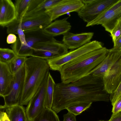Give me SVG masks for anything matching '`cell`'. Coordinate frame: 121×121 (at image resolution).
<instances>
[{
	"mask_svg": "<svg viewBox=\"0 0 121 121\" xmlns=\"http://www.w3.org/2000/svg\"><path fill=\"white\" fill-rule=\"evenodd\" d=\"M103 78L91 74L73 82L56 84L51 109L56 113L73 104L108 101Z\"/></svg>",
	"mask_w": 121,
	"mask_h": 121,
	"instance_id": "obj_1",
	"label": "cell"
},
{
	"mask_svg": "<svg viewBox=\"0 0 121 121\" xmlns=\"http://www.w3.org/2000/svg\"><path fill=\"white\" fill-rule=\"evenodd\" d=\"M108 50L103 47L86 53L65 64L59 71L61 82L67 84L73 82L91 74L105 58Z\"/></svg>",
	"mask_w": 121,
	"mask_h": 121,
	"instance_id": "obj_2",
	"label": "cell"
},
{
	"mask_svg": "<svg viewBox=\"0 0 121 121\" xmlns=\"http://www.w3.org/2000/svg\"><path fill=\"white\" fill-rule=\"evenodd\" d=\"M25 65L24 88L19 104L22 106L27 105L50 69L46 60L36 57L27 58Z\"/></svg>",
	"mask_w": 121,
	"mask_h": 121,
	"instance_id": "obj_3",
	"label": "cell"
},
{
	"mask_svg": "<svg viewBox=\"0 0 121 121\" xmlns=\"http://www.w3.org/2000/svg\"><path fill=\"white\" fill-rule=\"evenodd\" d=\"M103 47L101 42L94 40L63 55L46 60L50 69L59 71L62 67L67 63L86 53Z\"/></svg>",
	"mask_w": 121,
	"mask_h": 121,
	"instance_id": "obj_4",
	"label": "cell"
},
{
	"mask_svg": "<svg viewBox=\"0 0 121 121\" xmlns=\"http://www.w3.org/2000/svg\"><path fill=\"white\" fill-rule=\"evenodd\" d=\"M33 49L31 56L46 60L60 56L68 52V49L63 43L53 37L46 41L37 42Z\"/></svg>",
	"mask_w": 121,
	"mask_h": 121,
	"instance_id": "obj_5",
	"label": "cell"
},
{
	"mask_svg": "<svg viewBox=\"0 0 121 121\" xmlns=\"http://www.w3.org/2000/svg\"><path fill=\"white\" fill-rule=\"evenodd\" d=\"M52 22L49 17L44 12L17 19L7 27L9 29L19 26L26 33L42 31Z\"/></svg>",
	"mask_w": 121,
	"mask_h": 121,
	"instance_id": "obj_6",
	"label": "cell"
},
{
	"mask_svg": "<svg viewBox=\"0 0 121 121\" xmlns=\"http://www.w3.org/2000/svg\"><path fill=\"white\" fill-rule=\"evenodd\" d=\"M117 0H82L84 4L77 13L84 21L90 23Z\"/></svg>",
	"mask_w": 121,
	"mask_h": 121,
	"instance_id": "obj_7",
	"label": "cell"
},
{
	"mask_svg": "<svg viewBox=\"0 0 121 121\" xmlns=\"http://www.w3.org/2000/svg\"><path fill=\"white\" fill-rule=\"evenodd\" d=\"M121 17V0H117L86 26L101 25L106 31L111 33Z\"/></svg>",
	"mask_w": 121,
	"mask_h": 121,
	"instance_id": "obj_8",
	"label": "cell"
},
{
	"mask_svg": "<svg viewBox=\"0 0 121 121\" xmlns=\"http://www.w3.org/2000/svg\"><path fill=\"white\" fill-rule=\"evenodd\" d=\"M25 73V63L23 66L14 74V79L9 94L3 98L4 101V105H1V109L19 104L23 91Z\"/></svg>",
	"mask_w": 121,
	"mask_h": 121,
	"instance_id": "obj_9",
	"label": "cell"
},
{
	"mask_svg": "<svg viewBox=\"0 0 121 121\" xmlns=\"http://www.w3.org/2000/svg\"><path fill=\"white\" fill-rule=\"evenodd\" d=\"M48 74L29 101L26 108L27 121H33L45 108V96Z\"/></svg>",
	"mask_w": 121,
	"mask_h": 121,
	"instance_id": "obj_10",
	"label": "cell"
},
{
	"mask_svg": "<svg viewBox=\"0 0 121 121\" xmlns=\"http://www.w3.org/2000/svg\"><path fill=\"white\" fill-rule=\"evenodd\" d=\"M84 5L82 0H61L55 6L46 10L44 13L48 16L52 22L68 13L78 12Z\"/></svg>",
	"mask_w": 121,
	"mask_h": 121,
	"instance_id": "obj_11",
	"label": "cell"
},
{
	"mask_svg": "<svg viewBox=\"0 0 121 121\" xmlns=\"http://www.w3.org/2000/svg\"><path fill=\"white\" fill-rule=\"evenodd\" d=\"M103 79L105 90L111 95L121 81V56L107 72Z\"/></svg>",
	"mask_w": 121,
	"mask_h": 121,
	"instance_id": "obj_12",
	"label": "cell"
},
{
	"mask_svg": "<svg viewBox=\"0 0 121 121\" xmlns=\"http://www.w3.org/2000/svg\"><path fill=\"white\" fill-rule=\"evenodd\" d=\"M93 32L74 34L68 32L63 35V44L68 49L74 50L91 42L94 35Z\"/></svg>",
	"mask_w": 121,
	"mask_h": 121,
	"instance_id": "obj_13",
	"label": "cell"
},
{
	"mask_svg": "<svg viewBox=\"0 0 121 121\" xmlns=\"http://www.w3.org/2000/svg\"><path fill=\"white\" fill-rule=\"evenodd\" d=\"M15 5L11 0H0V25L7 27L17 19Z\"/></svg>",
	"mask_w": 121,
	"mask_h": 121,
	"instance_id": "obj_14",
	"label": "cell"
},
{
	"mask_svg": "<svg viewBox=\"0 0 121 121\" xmlns=\"http://www.w3.org/2000/svg\"><path fill=\"white\" fill-rule=\"evenodd\" d=\"M121 56V51L108 49L103 60L95 69L91 73L94 76L103 78L106 73Z\"/></svg>",
	"mask_w": 121,
	"mask_h": 121,
	"instance_id": "obj_15",
	"label": "cell"
},
{
	"mask_svg": "<svg viewBox=\"0 0 121 121\" xmlns=\"http://www.w3.org/2000/svg\"><path fill=\"white\" fill-rule=\"evenodd\" d=\"M69 17L55 20L42 30L43 35L48 37H53L63 35L69 32L71 26L67 20Z\"/></svg>",
	"mask_w": 121,
	"mask_h": 121,
	"instance_id": "obj_16",
	"label": "cell"
},
{
	"mask_svg": "<svg viewBox=\"0 0 121 121\" xmlns=\"http://www.w3.org/2000/svg\"><path fill=\"white\" fill-rule=\"evenodd\" d=\"M14 75L8 64L0 61V96L3 97L10 92L13 81Z\"/></svg>",
	"mask_w": 121,
	"mask_h": 121,
	"instance_id": "obj_17",
	"label": "cell"
},
{
	"mask_svg": "<svg viewBox=\"0 0 121 121\" xmlns=\"http://www.w3.org/2000/svg\"><path fill=\"white\" fill-rule=\"evenodd\" d=\"M41 39L34 37L26 38L27 44H21L18 37L16 42L12 44L11 47L17 56H31L33 52V47L35 43L40 41Z\"/></svg>",
	"mask_w": 121,
	"mask_h": 121,
	"instance_id": "obj_18",
	"label": "cell"
},
{
	"mask_svg": "<svg viewBox=\"0 0 121 121\" xmlns=\"http://www.w3.org/2000/svg\"><path fill=\"white\" fill-rule=\"evenodd\" d=\"M43 0H16L15 4L17 15V19L23 17L26 13L37 7Z\"/></svg>",
	"mask_w": 121,
	"mask_h": 121,
	"instance_id": "obj_19",
	"label": "cell"
},
{
	"mask_svg": "<svg viewBox=\"0 0 121 121\" xmlns=\"http://www.w3.org/2000/svg\"><path fill=\"white\" fill-rule=\"evenodd\" d=\"M10 121H27L26 110L19 104L9 107L6 112Z\"/></svg>",
	"mask_w": 121,
	"mask_h": 121,
	"instance_id": "obj_20",
	"label": "cell"
},
{
	"mask_svg": "<svg viewBox=\"0 0 121 121\" xmlns=\"http://www.w3.org/2000/svg\"><path fill=\"white\" fill-rule=\"evenodd\" d=\"M56 83L50 72L48 73L45 96V107L51 108Z\"/></svg>",
	"mask_w": 121,
	"mask_h": 121,
	"instance_id": "obj_21",
	"label": "cell"
},
{
	"mask_svg": "<svg viewBox=\"0 0 121 121\" xmlns=\"http://www.w3.org/2000/svg\"><path fill=\"white\" fill-rule=\"evenodd\" d=\"M61 0H43L34 9L26 13L23 17L44 13L45 11L55 6Z\"/></svg>",
	"mask_w": 121,
	"mask_h": 121,
	"instance_id": "obj_22",
	"label": "cell"
},
{
	"mask_svg": "<svg viewBox=\"0 0 121 121\" xmlns=\"http://www.w3.org/2000/svg\"><path fill=\"white\" fill-rule=\"evenodd\" d=\"M33 121H60L57 113L51 108H45Z\"/></svg>",
	"mask_w": 121,
	"mask_h": 121,
	"instance_id": "obj_23",
	"label": "cell"
},
{
	"mask_svg": "<svg viewBox=\"0 0 121 121\" xmlns=\"http://www.w3.org/2000/svg\"><path fill=\"white\" fill-rule=\"evenodd\" d=\"M92 103L83 102L72 104L67 107L65 109L76 116L79 115L89 108Z\"/></svg>",
	"mask_w": 121,
	"mask_h": 121,
	"instance_id": "obj_24",
	"label": "cell"
},
{
	"mask_svg": "<svg viewBox=\"0 0 121 121\" xmlns=\"http://www.w3.org/2000/svg\"><path fill=\"white\" fill-rule=\"evenodd\" d=\"M27 58L17 56L9 64L10 69L13 74L19 71L24 65Z\"/></svg>",
	"mask_w": 121,
	"mask_h": 121,
	"instance_id": "obj_25",
	"label": "cell"
},
{
	"mask_svg": "<svg viewBox=\"0 0 121 121\" xmlns=\"http://www.w3.org/2000/svg\"><path fill=\"white\" fill-rule=\"evenodd\" d=\"M17 56L12 49L6 48H0V61L8 64Z\"/></svg>",
	"mask_w": 121,
	"mask_h": 121,
	"instance_id": "obj_26",
	"label": "cell"
},
{
	"mask_svg": "<svg viewBox=\"0 0 121 121\" xmlns=\"http://www.w3.org/2000/svg\"><path fill=\"white\" fill-rule=\"evenodd\" d=\"M110 34L114 46L121 36V17L118 20Z\"/></svg>",
	"mask_w": 121,
	"mask_h": 121,
	"instance_id": "obj_27",
	"label": "cell"
},
{
	"mask_svg": "<svg viewBox=\"0 0 121 121\" xmlns=\"http://www.w3.org/2000/svg\"><path fill=\"white\" fill-rule=\"evenodd\" d=\"M121 95V81L115 91L110 95L109 99L112 105L117 99Z\"/></svg>",
	"mask_w": 121,
	"mask_h": 121,
	"instance_id": "obj_28",
	"label": "cell"
},
{
	"mask_svg": "<svg viewBox=\"0 0 121 121\" xmlns=\"http://www.w3.org/2000/svg\"><path fill=\"white\" fill-rule=\"evenodd\" d=\"M112 112L115 114L121 111V95L116 100L112 105Z\"/></svg>",
	"mask_w": 121,
	"mask_h": 121,
	"instance_id": "obj_29",
	"label": "cell"
},
{
	"mask_svg": "<svg viewBox=\"0 0 121 121\" xmlns=\"http://www.w3.org/2000/svg\"><path fill=\"white\" fill-rule=\"evenodd\" d=\"M76 116L74 114L68 112L64 115L63 121H76Z\"/></svg>",
	"mask_w": 121,
	"mask_h": 121,
	"instance_id": "obj_30",
	"label": "cell"
},
{
	"mask_svg": "<svg viewBox=\"0 0 121 121\" xmlns=\"http://www.w3.org/2000/svg\"><path fill=\"white\" fill-rule=\"evenodd\" d=\"M17 38L15 34H10L8 35L7 37V42L8 44H13L17 41Z\"/></svg>",
	"mask_w": 121,
	"mask_h": 121,
	"instance_id": "obj_31",
	"label": "cell"
},
{
	"mask_svg": "<svg viewBox=\"0 0 121 121\" xmlns=\"http://www.w3.org/2000/svg\"><path fill=\"white\" fill-rule=\"evenodd\" d=\"M110 121H121V111L112 114Z\"/></svg>",
	"mask_w": 121,
	"mask_h": 121,
	"instance_id": "obj_32",
	"label": "cell"
},
{
	"mask_svg": "<svg viewBox=\"0 0 121 121\" xmlns=\"http://www.w3.org/2000/svg\"><path fill=\"white\" fill-rule=\"evenodd\" d=\"M0 121H10L6 112L0 111Z\"/></svg>",
	"mask_w": 121,
	"mask_h": 121,
	"instance_id": "obj_33",
	"label": "cell"
},
{
	"mask_svg": "<svg viewBox=\"0 0 121 121\" xmlns=\"http://www.w3.org/2000/svg\"><path fill=\"white\" fill-rule=\"evenodd\" d=\"M112 48L114 50L121 51V36L118 39L115 46Z\"/></svg>",
	"mask_w": 121,
	"mask_h": 121,
	"instance_id": "obj_34",
	"label": "cell"
},
{
	"mask_svg": "<svg viewBox=\"0 0 121 121\" xmlns=\"http://www.w3.org/2000/svg\"><path fill=\"white\" fill-rule=\"evenodd\" d=\"M109 121V120L108 121H104V120H99V121Z\"/></svg>",
	"mask_w": 121,
	"mask_h": 121,
	"instance_id": "obj_35",
	"label": "cell"
}]
</instances>
